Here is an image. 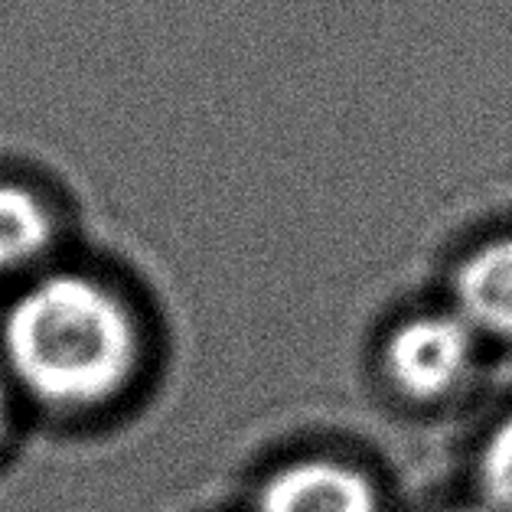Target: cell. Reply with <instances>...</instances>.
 <instances>
[{
  "instance_id": "obj_1",
  "label": "cell",
  "mask_w": 512,
  "mask_h": 512,
  "mask_svg": "<svg viewBox=\"0 0 512 512\" xmlns=\"http://www.w3.org/2000/svg\"><path fill=\"white\" fill-rule=\"evenodd\" d=\"M157 362L154 314L115 268L69 255L0 294V379L23 415L115 418L147 392Z\"/></svg>"
},
{
  "instance_id": "obj_2",
  "label": "cell",
  "mask_w": 512,
  "mask_h": 512,
  "mask_svg": "<svg viewBox=\"0 0 512 512\" xmlns=\"http://www.w3.org/2000/svg\"><path fill=\"white\" fill-rule=\"evenodd\" d=\"M483 346L447 304L408 310L382 330L372 369L382 392L398 405L441 408L477 382Z\"/></svg>"
},
{
  "instance_id": "obj_3",
  "label": "cell",
  "mask_w": 512,
  "mask_h": 512,
  "mask_svg": "<svg viewBox=\"0 0 512 512\" xmlns=\"http://www.w3.org/2000/svg\"><path fill=\"white\" fill-rule=\"evenodd\" d=\"M369 467L330 451H301L271 464L255 483L252 512H385Z\"/></svg>"
},
{
  "instance_id": "obj_4",
  "label": "cell",
  "mask_w": 512,
  "mask_h": 512,
  "mask_svg": "<svg viewBox=\"0 0 512 512\" xmlns=\"http://www.w3.org/2000/svg\"><path fill=\"white\" fill-rule=\"evenodd\" d=\"M69 212L46 183L0 170V294L72 255Z\"/></svg>"
},
{
  "instance_id": "obj_5",
  "label": "cell",
  "mask_w": 512,
  "mask_h": 512,
  "mask_svg": "<svg viewBox=\"0 0 512 512\" xmlns=\"http://www.w3.org/2000/svg\"><path fill=\"white\" fill-rule=\"evenodd\" d=\"M444 304L483 343L512 346V232L467 248L451 271Z\"/></svg>"
},
{
  "instance_id": "obj_6",
  "label": "cell",
  "mask_w": 512,
  "mask_h": 512,
  "mask_svg": "<svg viewBox=\"0 0 512 512\" xmlns=\"http://www.w3.org/2000/svg\"><path fill=\"white\" fill-rule=\"evenodd\" d=\"M477 499L493 512H512V411L493 421L477 451Z\"/></svg>"
},
{
  "instance_id": "obj_7",
  "label": "cell",
  "mask_w": 512,
  "mask_h": 512,
  "mask_svg": "<svg viewBox=\"0 0 512 512\" xmlns=\"http://www.w3.org/2000/svg\"><path fill=\"white\" fill-rule=\"evenodd\" d=\"M20 418H23V411H20V405H17V398L10 395L7 382L0 379V447H4V444L10 441V434H14V428L20 424Z\"/></svg>"
},
{
  "instance_id": "obj_8",
  "label": "cell",
  "mask_w": 512,
  "mask_h": 512,
  "mask_svg": "<svg viewBox=\"0 0 512 512\" xmlns=\"http://www.w3.org/2000/svg\"><path fill=\"white\" fill-rule=\"evenodd\" d=\"M434 512H493L486 503H480L477 496H470V499H460V503H447L441 509H434Z\"/></svg>"
}]
</instances>
